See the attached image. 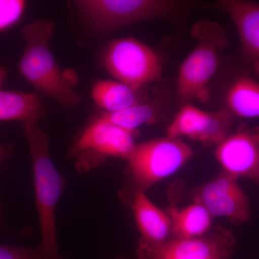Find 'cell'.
Returning a JSON list of instances; mask_svg holds the SVG:
<instances>
[{
	"label": "cell",
	"mask_w": 259,
	"mask_h": 259,
	"mask_svg": "<svg viewBox=\"0 0 259 259\" xmlns=\"http://www.w3.org/2000/svg\"><path fill=\"white\" fill-rule=\"evenodd\" d=\"M22 129L31 156L44 259H67L60 254L56 215L58 202L64 192V177L51 160L49 135L37 124L23 123Z\"/></svg>",
	"instance_id": "obj_1"
},
{
	"label": "cell",
	"mask_w": 259,
	"mask_h": 259,
	"mask_svg": "<svg viewBox=\"0 0 259 259\" xmlns=\"http://www.w3.org/2000/svg\"><path fill=\"white\" fill-rule=\"evenodd\" d=\"M54 30L55 24L49 20H36L24 27L25 46L19 69L37 93L50 97L64 108H72L81 98L66 79L51 50L49 42Z\"/></svg>",
	"instance_id": "obj_2"
},
{
	"label": "cell",
	"mask_w": 259,
	"mask_h": 259,
	"mask_svg": "<svg viewBox=\"0 0 259 259\" xmlns=\"http://www.w3.org/2000/svg\"><path fill=\"white\" fill-rule=\"evenodd\" d=\"M192 35L197 39V45L181 64L177 79V95L185 105L194 100L208 101L207 87L217 71L220 54L228 44L226 31L215 22H197L192 27Z\"/></svg>",
	"instance_id": "obj_3"
},
{
	"label": "cell",
	"mask_w": 259,
	"mask_h": 259,
	"mask_svg": "<svg viewBox=\"0 0 259 259\" xmlns=\"http://www.w3.org/2000/svg\"><path fill=\"white\" fill-rule=\"evenodd\" d=\"M193 155L192 148L180 139L166 136L136 144L125 159L132 188L124 192H146L180 170Z\"/></svg>",
	"instance_id": "obj_4"
},
{
	"label": "cell",
	"mask_w": 259,
	"mask_h": 259,
	"mask_svg": "<svg viewBox=\"0 0 259 259\" xmlns=\"http://www.w3.org/2000/svg\"><path fill=\"white\" fill-rule=\"evenodd\" d=\"M76 5L88 23L102 32L171 18L185 9L184 3L171 0H81Z\"/></svg>",
	"instance_id": "obj_5"
},
{
	"label": "cell",
	"mask_w": 259,
	"mask_h": 259,
	"mask_svg": "<svg viewBox=\"0 0 259 259\" xmlns=\"http://www.w3.org/2000/svg\"><path fill=\"white\" fill-rule=\"evenodd\" d=\"M103 62L114 79L136 90L161 79L159 56L151 47L134 37L112 40L104 53Z\"/></svg>",
	"instance_id": "obj_6"
},
{
	"label": "cell",
	"mask_w": 259,
	"mask_h": 259,
	"mask_svg": "<svg viewBox=\"0 0 259 259\" xmlns=\"http://www.w3.org/2000/svg\"><path fill=\"white\" fill-rule=\"evenodd\" d=\"M236 245L233 231L217 226L197 238L172 236L156 243L140 239L137 254L139 259H231Z\"/></svg>",
	"instance_id": "obj_7"
},
{
	"label": "cell",
	"mask_w": 259,
	"mask_h": 259,
	"mask_svg": "<svg viewBox=\"0 0 259 259\" xmlns=\"http://www.w3.org/2000/svg\"><path fill=\"white\" fill-rule=\"evenodd\" d=\"M137 135L98 117L81 133L70 153L76 158L79 171H89L108 157L126 159L136 145Z\"/></svg>",
	"instance_id": "obj_8"
},
{
	"label": "cell",
	"mask_w": 259,
	"mask_h": 259,
	"mask_svg": "<svg viewBox=\"0 0 259 259\" xmlns=\"http://www.w3.org/2000/svg\"><path fill=\"white\" fill-rule=\"evenodd\" d=\"M194 201L202 204L212 218H226L234 224L250 219V205L238 180L222 171L194 192Z\"/></svg>",
	"instance_id": "obj_9"
},
{
	"label": "cell",
	"mask_w": 259,
	"mask_h": 259,
	"mask_svg": "<svg viewBox=\"0 0 259 259\" xmlns=\"http://www.w3.org/2000/svg\"><path fill=\"white\" fill-rule=\"evenodd\" d=\"M214 156L223 171L259 182V127L241 124L215 147Z\"/></svg>",
	"instance_id": "obj_10"
},
{
	"label": "cell",
	"mask_w": 259,
	"mask_h": 259,
	"mask_svg": "<svg viewBox=\"0 0 259 259\" xmlns=\"http://www.w3.org/2000/svg\"><path fill=\"white\" fill-rule=\"evenodd\" d=\"M216 6L229 15L234 23L245 62L259 81V3L222 0Z\"/></svg>",
	"instance_id": "obj_11"
},
{
	"label": "cell",
	"mask_w": 259,
	"mask_h": 259,
	"mask_svg": "<svg viewBox=\"0 0 259 259\" xmlns=\"http://www.w3.org/2000/svg\"><path fill=\"white\" fill-rule=\"evenodd\" d=\"M121 197L131 206L141 237L149 243H161L172 237L171 223L166 211L153 204L146 192H123Z\"/></svg>",
	"instance_id": "obj_12"
},
{
	"label": "cell",
	"mask_w": 259,
	"mask_h": 259,
	"mask_svg": "<svg viewBox=\"0 0 259 259\" xmlns=\"http://www.w3.org/2000/svg\"><path fill=\"white\" fill-rule=\"evenodd\" d=\"M46 113L41 98L37 94L0 90V122L37 124Z\"/></svg>",
	"instance_id": "obj_13"
},
{
	"label": "cell",
	"mask_w": 259,
	"mask_h": 259,
	"mask_svg": "<svg viewBox=\"0 0 259 259\" xmlns=\"http://www.w3.org/2000/svg\"><path fill=\"white\" fill-rule=\"evenodd\" d=\"M166 212L171 221L172 236L175 238H197L212 229V215L195 201L184 208L171 205Z\"/></svg>",
	"instance_id": "obj_14"
},
{
	"label": "cell",
	"mask_w": 259,
	"mask_h": 259,
	"mask_svg": "<svg viewBox=\"0 0 259 259\" xmlns=\"http://www.w3.org/2000/svg\"><path fill=\"white\" fill-rule=\"evenodd\" d=\"M226 107L236 117L259 118V81L248 76L235 80L227 93Z\"/></svg>",
	"instance_id": "obj_15"
},
{
	"label": "cell",
	"mask_w": 259,
	"mask_h": 259,
	"mask_svg": "<svg viewBox=\"0 0 259 259\" xmlns=\"http://www.w3.org/2000/svg\"><path fill=\"white\" fill-rule=\"evenodd\" d=\"M137 91L117 80H99L92 90V97L105 112H115L139 103Z\"/></svg>",
	"instance_id": "obj_16"
},
{
	"label": "cell",
	"mask_w": 259,
	"mask_h": 259,
	"mask_svg": "<svg viewBox=\"0 0 259 259\" xmlns=\"http://www.w3.org/2000/svg\"><path fill=\"white\" fill-rule=\"evenodd\" d=\"M208 119L209 112L186 104L167 127L166 137L180 139L186 137L200 143L207 129Z\"/></svg>",
	"instance_id": "obj_17"
},
{
	"label": "cell",
	"mask_w": 259,
	"mask_h": 259,
	"mask_svg": "<svg viewBox=\"0 0 259 259\" xmlns=\"http://www.w3.org/2000/svg\"><path fill=\"white\" fill-rule=\"evenodd\" d=\"M99 118L138 134V129L141 126L156 122L157 113L151 104L139 102L120 111L103 112Z\"/></svg>",
	"instance_id": "obj_18"
},
{
	"label": "cell",
	"mask_w": 259,
	"mask_h": 259,
	"mask_svg": "<svg viewBox=\"0 0 259 259\" xmlns=\"http://www.w3.org/2000/svg\"><path fill=\"white\" fill-rule=\"evenodd\" d=\"M26 8L23 0H0V32L18 23Z\"/></svg>",
	"instance_id": "obj_19"
},
{
	"label": "cell",
	"mask_w": 259,
	"mask_h": 259,
	"mask_svg": "<svg viewBox=\"0 0 259 259\" xmlns=\"http://www.w3.org/2000/svg\"><path fill=\"white\" fill-rule=\"evenodd\" d=\"M0 259H44L40 245L35 247L0 245Z\"/></svg>",
	"instance_id": "obj_20"
},
{
	"label": "cell",
	"mask_w": 259,
	"mask_h": 259,
	"mask_svg": "<svg viewBox=\"0 0 259 259\" xmlns=\"http://www.w3.org/2000/svg\"><path fill=\"white\" fill-rule=\"evenodd\" d=\"M7 74H8L7 70L4 67H0V88H1L2 85L6 79Z\"/></svg>",
	"instance_id": "obj_21"
},
{
	"label": "cell",
	"mask_w": 259,
	"mask_h": 259,
	"mask_svg": "<svg viewBox=\"0 0 259 259\" xmlns=\"http://www.w3.org/2000/svg\"><path fill=\"white\" fill-rule=\"evenodd\" d=\"M5 232L4 223L3 221V216L1 214V209H0V233H4Z\"/></svg>",
	"instance_id": "obj_22"
},
{
	"label": "cell",
	"mask_w": 259,
	"mask_h": 259,
	"mask_svg": "<svg viewBox=\"0 0 259 259\" xmlns=\"http://www.w3.org/2000/svg\"><path fill=\"white\" fill-rule=\"evenodd\" d=\"M3 154H4V151H3V148L0 147V161L3 159Z\"/></svg>",
	"instance_id": "obj_23"
},
{
	"label": "cell",
	"mask_w": 259,
	"mask_h": 259,
	"mask_svg": "<svg viewBox=\"0 0 259 259\" xmlns=\"http://www.w3.org/2000/svg\"><path fill=\"white\" fill-rule=\"evenodd\" d=\"M118 259H126V258H118Z\"/></svg>",
	"instance_id": "obj_24"
}]
</instances>
